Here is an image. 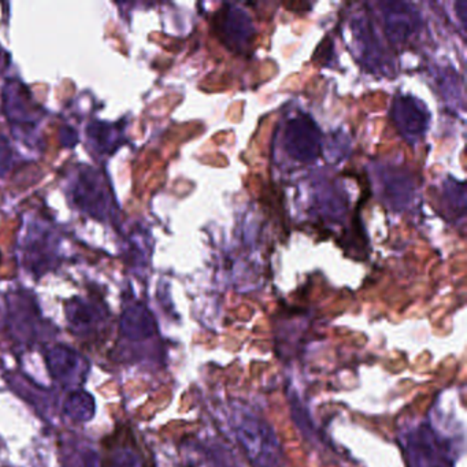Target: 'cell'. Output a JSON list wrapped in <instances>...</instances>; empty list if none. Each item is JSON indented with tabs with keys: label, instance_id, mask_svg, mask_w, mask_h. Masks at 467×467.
<instances>
[{
	"label": "cell",
	"instance_id": "2e32d148",
	"mask_svg": "<svg viewBox=\"0 0 467 467\" xmlns=\"http://www.w3.org/2000/svg\"><path fill=\"white\" fill-rule=\"evenodd\" d=\"M99 455L92 450H81L75 458L72 459V464L75 467H102L100 466Z\"/></svg>",
	"mask_w": 467,
	"mask_h": 467
},
{
	"label": "cell",
	"instance_id": "4fadbf2b",
	"mask_svg": "<svg viewBox=\"0 0 467 467\" xmlns=\"http://www.w3.org/2000/svg\"><path fill=\"white\" fill-rule=\"evenodd\" d=\"M64 410L67 418L75 422H88L94 418L97 404L91 393L78 389L67 396Z\"/></svg>",
	"mask_w": 467,
	"mask_h": 467
},
{
	"label": "cell",
	"instance_id": "ba28073f",
	"mask_svg": "<svg viewBox=\"0 0 467 467\" xmlns=\"http://www.w3.org/2000/svg\"><path fill=\"white\" fill-rule=\"evenodd\" d=\"M410 455L414 467H445V448L442 442L426 428L411 434L409 441Z\"/></svg>",
	"mask_w": 467,
	"mask_h": 467
},
{
	"label": "cell",
	"instance_id": "9a60e30c",
	"mask_svg": "<svg viewBox=\"0 0 467 467\" xmlns=\"http://www.w3.org/2000/svg\"><path fill=\"white\" fill-rule=\"evenodd\" d=\"M119 130L114 125L94 122L88 127V138L100 152H113L119 146Z\"/></svg>",
	"mask_w": 467,
	"mask_h": 467
},
{
	"label": "cell",
	"instance_id": "6da1fadb",
	"mask_svg": "<svg viewBox=\"0 0 467 467\" xmlns=\"http://www.w3.org/2000/svg\"><path fill=\"white\" fill-rule=\"evenodd\" d=\"M229 425L254 466L280 467L283 448L266 420L253 411L236 407L229 418Z\"/></svg>",
	"mask_w": 467,
	"mask_h": 467
},
{
	"label": "cell",
	"instance_id": "52a82bcc",
	"mask_svg": "<svg viewBox=\"0 0 467 467\" xmlns=\"http://www.w3.org/2000/svg\"><path fill=\"white\" fill-rule=\"evenodd\" d=\"M106 313L99 303L75 297L67 303V318L73 332L78 336H89L97 332L105 322Z\"/></svg>",
	"mask_w": 467,
	"mask_h": 467
},
{
	"label": "cell",
	"instance_id": "7c38bea8",
	"mask_svg": "<svg viewBox=\"0 0 467 467\" xmlns=\"http://www.w3.org/2000/svg\"><path fill=\"white\" fill-rule=\"evenodd\" d=\"M102 467H146L138 445L130 440L128 433H119L106 444Z\"/></svg>",
	"mask_w": 467,
	"mask_h": 467
},
{
	"label": "cell",
	"instance_id": "8992f818",
	"mask_svg": "<svg viewBox=\"0 0 467 467\" xmlns=\"http://www.w3.org/2000/svg\"><path fill=\"white\" fill-rule=\"evenodd\" d=\"M390 119L399 132L410 141L422 138L428 130V110L415 98L396 97L390 109Z\"/></svg>",
	"mask_w": 467,
	"mask_h": 467
},
{
	"label": "cell",
	"instance_id": "5bb4252c",
	"mask_svg": "<svg viewBox=\"0 0 467 467\" xmlns=\"http://www.w3.org/2000/svg\"><path fill=\"white\" fill-rule=\"evenodd\" d=\"M355 36H357L358 43H359V53L362 58L365 59L368 65H379L381 64V48L379 47L374 32L371 31L370 24L368 21L358 20L355 21Z\"/></svg>",
	"mask_w": 467,
	"mask_h": 467
},
{
	"label": "cell",
	"instance_id": "3957f363",
	"mask_svg": "<svg viewBox=\"0 0 467 467\" xmlns=\"http://www.w3.org/2000/svg\"><path fill=\"white\" fill-rule=\"evenodd\" d=\"M284 149L297 162H314L321 154V133L316 122L307 116L291 119L284 133Z\"/></svg>",
	"mask_w": 467,
	"mask_h": 467
},
{
	"label": "cell",
	"instance_id": "5b68a950",
	"mask_svg": "<svg viewBox=\"0 0 467 467\" xmlns=\"http://www.w3.org/2000/svg\"><path fill=\"white\" fill-rule=\"evenodd\" d=\"M46 363L51 377L64 387H78L86 381L89 363L83 355L67 346L50 347L46 352Z\"/></svg>",
	"mask_w": 467,
	"mask_h": 467
},
{
	"label": "cell",
	"instance_id": "30bf717a",
	"mask_svg": "<svg viewBox=\"0 0 467 467\" xmlns=\"http://www.w3.org/2000/svg\"><path fill=\"white\" fill-rule=\"evenodd\" d=\"M119 330L128 340L143 341L155 335L157 324L151 311L143 303L133 302L122 311Z\"/></svg>",
	"mask_w": 467,
	"mask_h": 467
},
{
	"label": "cell",
	"instance_id": "9c48e42d",
	"mask_svg": "<svg viewBox=\"0 0 467 467\" xmlns=\"http://www.w3.org/2000/svg\"><path fill=\"white\" fill-rule=\"evenodd\" d=\"M381 9L385 32L392 45H406L420 26L417 15L404 4H384Z\"/></svg>",
	"mask_w": 467,
	"mask_h": 467
},
{
	"label": "cell",
	"instance_id": "277c9868",
	"mask_svg": "<svg viewBox=\"0 0 467 467\" xmlns=\"http://www.w3.org/2000/svg\"><path fill=\"white\" fill-rule=\"evenodd\" d=\"M72 195L78 209L88 213L92 217L102 220L110 214V195L98 171L86 169L78 173L73 184Z\"/></svg>",
	"mask_w": 467,
	"mask_h": 467
},
{
	"label": "cell",
	"instance_id": "7a4b0ae2",
	"mask_svg": "<svg viewBox=\"0 0 467 467\" xmlns=\"http://www.w3.org/2000/svg\"><path fill=\"white\" fill-rule=\"evenodd\" d=\"M215 36L234 53H247L254 40L250 16L234 5H223L214 18Z\"/></svg>",
	"mask_w": 467,
	"mask_h": 467
},
{
	"label": "cell",
	"instance_id": "e0dca14e",
	"mask_svg": "<svg viewBox=\"0 0 467 467\" xmlns=\"http://www.w3.org/2000/svg\"><path fill=\"white\" fill-rule=\"evenodd\" d=\"M13 162V150L9 140L4 135H0V177L5 176L10 171Z\"/></svg>",
	"mask_w": 467,
	"mask_h": 467
},
{
	"label": "cell",
	"instance_id": "8fae6325",
	"mask_svg": "<svg viewBox=\"0 0 467 467\" xmlns=\"http://www.w3.org/2000/svg\"><path fill=\"white\" fill-rule=\"evenodd\" d=\"M5 111L13 124L34 127L36 122V111L32 109L28 91L17 81L7 84L5 88Z\"/></svg>",
	"mask_w": 467,
	"mask_h": 467
}]
</instances>
